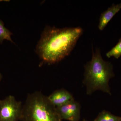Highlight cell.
Masks as SVG:
<instances>
[{
  "mask_svg": "<svg viewBox=\"0 0 121 121\" xmlns=\"http://www.w3.org/2000/svg\"><path fill=\"white\" fill-rule=\"evenodd\" d=\"M121 117L112 114L109 111L104 110L99 113L94 121H119Z\"/></svg>",
  "mask_w": 121,
  "mask_h": 121,
  "instance_id": "8",
  "label": "cell"
},
{
  "mask_svg": "<svg viewBox=\"0 0 121 121\" xmlns=\"http://www.w3.org/2000/svg\"><path fill=\"white\" fill-rule=\"evenodd\" d=\"M56 108L59 117L62 120L65 119L69 121L80 120L81 106L75 100Z\"/></svg>",
  "mask_w": 121,
  "mask_h": 121,
  "instance_id": "5",
  "label": "cell"
},
{
  "mask_svg": "<svg viewBox=\"0 0 121 121\" xmlns=\"http://www.w3.org/2000/svg\"><path fill=\"white\" fill-rule=\"evenodd\" d=\"M121 9V2L115 4H113L111 7L102 13L99 19L98 28L99 30H103L109 22Z\"/></svg>",
  "mask_w": 121,
  "mask_h": 121,
  "instance_id": "7",
  "label": "cell"
},
{
  "mask_svg": "<svg viewBox=\"0 0 121 121\" xmlns=\"http://www.w3.org/2000/svg\"><path fill=\"white\" fill-rule=\"evenodd\" d=\"M62 121V120H61V121Z\"/></svg>",
  "mask_w": 121,
  "mask_h": 121,
  "instance_id": "14",
  "label": "cell"
},
{
  "mask_svg": "<svg viewBox=\"0 0 121 121\" xmlns=\"http://www.w3.org/2000/svg\"><path fill=\"white\" fill-rule=\"evenodd\" d=\"M121 121V120H120V121Z\"/></svg>",
  "mask_w": 121,
  "mask_h": 121,
  "instance_id": "13",
  "label": "cell"
},
{
  "mask_svg": "<svg viewBox=\"0 0 121 121\" xmlns=\"http://www.w3.org/2000/svg\"><path fill=\"white\" fill-rule=\"evenodd\" d=\"M106 56L108 58L113 56L117 59L121 56V38L117 43L106 53Z\"/></svg>",
  "mask_w": 121,
  "mask_h": 121,
  "instance_id": "10",
  "label": "cell"
},
{
  "mask_svg": "<svg viewBox=\"0 0 121 121\" xmlns=\"http://www.w3.org/2000/svg\"><path fill=\"white\" fill-rule=\"evenodd\" d=\"M2 78V75L0 73V82L1 80V79Z\"/></svg>",
  "mask_w": 121,
  "mask_h": 121,
  "instance_id": "11",
  "label": "cell"
},
{
  "mask_svg": "<svg viewBox=\"0 0 121 121\" xmlns=\"http://www.w3.org/2000/svg\"><path fill=\"white\" fill-rule=\"evenodd\" d=\"M12 35V33L5 27L2 21L0 20V43H2L5 40L13 43L11 38V35Z\"/></svg>",
  "mask_w": 121,
  "mask_h": 121,
  "instance_id": "9",
  "label": "cell"
},
{
  "mask_svg": "<svg viewBox=\"0 0 121 121\" xmlns=\"http://www.w3.org/2000/svg\"><path fill=\"white\" fill-rule=\"evenodd\" d=\"M48 97L51 103L56 107L63 105L74 100L71 93L64 89L55 91Z\"/></svg>",
  "mask_w": 121,
  "mask_h": 121,
  "instance_id": "6",
  "label": "cell"
},
{
  "mask_svg": "<svg viewBox=\"0 0 121 121\" xmlns=\"http://www.w3.org/2000/svg\"><path fill=\"white\" fill-rule=\"evenodd\" d=\"M82 32L80 27H47L37 44L36 52L46 63L58 62L70 53Z\"/></svg>",
  "mask_w": 121,
  "mask_h": 121,
  "instance_id": "1",
  "label": "cell"
},
{
  "mask_svg": "<svg viewBox=\"0 0 121 121\" xmlns=\"http://www.w3.org/2000/svg\"><path fill=\"white\" fill-rule=\"evenodd\" d=\"M83 121H87V120H86V119H84L83 120Z\"/></svg>",
  "mask_w": 121,
  "mask_h": 121,
  "instance_id": "12",
  "label": "cell"
},
{
  "mask_svg": "<svg viewBox=\"0 0 121 121\" xmlns=\"http://www.w3.org/2000/svg\"><path fill=\"white\" fill-rule=\"evenodd\" d=\"M22 106V102L17 101L13 95L0 99V121L20 120Z\"/></svg>",
  "mask_w": 121,
  "mask_h": 121,
  "instance_id": "4",
  "label": "cell"
},
{
  "mask_svg": "<svg viewBox=\"0 0 121 121\" xmlns=\"http://www.w3.org/2000/svg\"><path fill=\"white\" fill-rule=\"evenodd\" d=\"M83 84L86 88V94L90 95L96 91H101L111 95L109 82L114 77L111 63L102 58L100 50L93 52L91 60L84 66Z\"/></svg>",
  "mask_w": 121,
  "mask_h": 121,
  "instance_id": "2",
  "label": "cell"
},
{
  "mask_svg": "<svg viewBox=\"0 0 121 121\" xmlns=\"http://www.w3.org/2000/svg\"><path fill=\"white\" fill-rule=\"evenodd\" d=\"M20 120L22 121H60L56 107L47 96L36 91L29 94L22 106Z\"/></svg>",
  "mask_w": 121,
  "mask_h": 121,
  "instance_id": "3",
  "label": "cell"
}]
</instances>
